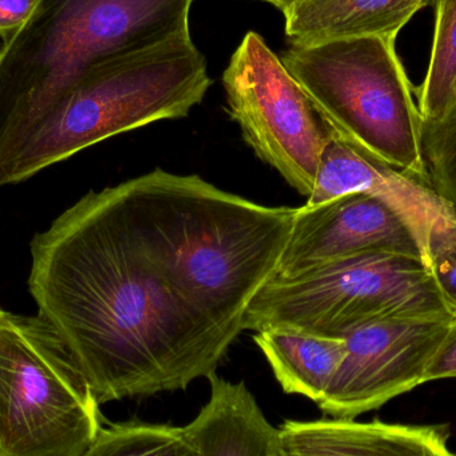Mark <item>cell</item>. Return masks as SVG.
<instances>
[{
	"instance_id": "obj_1",
	"label": "cell",
	"mask_w": 456,
	"mask_h": 456,
	"mask_svg": "<svg viewBox=\"0 0 456 456\" xmlns=\"http://www.w3.org/2000/svg\"><path fill=\"white\" fill-rule=\"evenodd\" d=\"M29 249L37 314L99 406L186 390L235 342L136 247L111 187L80 198Z\"/></svg>"
},
{
	"instance_id": "obj_2",
	"label": "cell",
	"mask_w": 456,
	"mask_h": 456,
	"mask_svg": "<svg viewBox=\"0 0 456 456\" xmlns=\"http://www.w3.org/2000/svg\"><path fill=\"white\" fill-rule=\"evenodd\" d=\"M111 190L144 256L236 339L252 300L278 273L297 208L259 205L162 168Z\"/></svg>"
},
{
	"instance_id": "obj_3",
	"label": "cell",
	"mask_w": 456,
	"mask_h": 456,
	"mask_svg": "<svg viewBox=\"0 0 456 456\" xmlns=\"http://www.w3.org/2000/svg\"><path fill=\"white\" fill-rule=\"evenodd\" d=\"M211 83L190 31L93 64L23 134L3 163L0 189L112 136L186 118Z\"/></svg>"
},
{
	"instance_id": "obj_4",
	"label": "cell",
	"mask_w": 456,
	"mask_h": 456,
	"mask_svg": "<svg viewBox=\"0 0 456 456\" xmlns=\"http://www.w3.org/2000/svg\"><path fill=\"white\" fill-rule=\"evenodd\" d=\"M195 0H39L0 45V170L29 126L93 64L190 31Z\"/></svg>"
},
{
	"instance_id": "obj_5",
	"label": "cell",
	"mask_w": 456,
	"mask_h": 456,
	"mask_svg": "<svg viewBox=\"0 0 456 456\" xmlns=\"http://www.w3.org/2000/svg\"><path fill=\"white\" fill-rule=\"evenodd\" d=\"M281 61L307 91L335 138L430 183L422 118L395 40L359 37L291 45Z\"/></svg>"
},
{
	"instance_id": "obj_6",
	"label": "cell",
	"mask_w": 456,
	"mask_h": 456,
	"mask_svg": "<svg viewBox=\"0 0 456 456\" xmlns=\"http://www.w3.org/2000/svg\"><path fill=\"white\" fill-rule=\"evenodd\" d=\"M455 316L422 260L364 254L295 278H275L255 297L243 331L294 330L342 338L386 319Z\"/></svg>"
},
{
	"instance_id": "obj_7",
	"label": "cell",
	"mask_w": 456,
	"mask_h": 456,
	"mask_svg": "<svg viewBox=\"0 0 456 456\" xmlns=\"http://www.w3.org/2000/svg\"><path fill=\"white\" fill-rule=\"evenodd\" d=\"M101 428L53 327L0 308V456H82Z\"/></svg>"
},
{
	"instance_id": "obj_8",
	"label": "cell",
	"mask_w": 456,
	"mask_h": 456,
	"mask_svg": "<svg viewBox=\"0 0 456 456\" xmlns=\"http://www.w3.org/2000/svg\"><path fill=\"white\" fill-rule=\"evenodd\" d=\"M224 87L244 142L292 189L310 197L331 131L307 91L256 32H247L231 56Z\"/></svg>"
},
{
	"instance_id": "obj_9",
	"label": "cell",
	"mask_w": 456,
	"mask_h": 456,
	"mask_svg": "<svg viewBox=\"0 0 456 456\" xmlns=\"http://www.w3.org/2000/svg\"><path fill=\"white\" fill-rule=\"evenodd\" d=\"M454 316L386 319L345 338L346 355L326 395V415L355 419L425 385L431 359Z\"/></svg>"
},
{
	"instance_id": "obj_10",
	"label": "cell",
	"mask_w": 456,
	"mask_h": 456,
	"mask_svg": "<svg viewBox=\"0 0 456 456\" xmlns=\"http://www.w3.org/2000/svg\"><path fill=\"white\" fill-rule=\"evenodd\" d=\"M351 192L378 198L407 224L428 271L439 255L455 246L456 211L430 183L356 151L331 133L305 205Z\"/></svg>"
},
{
	"instance_id": "obj_11",
	"label": "cell",
	"mask_w": 456,
	"mask_h": 456,
	"mask_svg": "<svg viewBox=\"0 0 456 456\" xmlns=\"http://www.w3.org/2000/svg\"><path fill=\"white\" fill-rule=\"evenodd\" d=\"M364 254H395L422 260L411 231L390 208L372 195L351 192L322 205L297 208L276 276L295 278Z\"/></svg>"
},
{
	"instance_id": "obj_12",
	"label": "cell",
	"mask_w": 456,
	"mask_h": 456,
	"mask_svg": "<svg viewBox=\"0 0 456 456\" xmlns=\"http://www.w3.org/2000/svg\"><path fill=\"white\" fill-rule=\"evenodd\" d=\"M279 436L283 456H456L446 425L323 418L284 420Z\"/></svg>"
},
{
	"instance_id": "obj_13",
	"label": "cell",
	"mask_w": 456,
	"mask_h": 456,
	"mask_svg": "<svg viewBox=\"0 0 456 456\" xmlns=\"http://www.w3.org/2000/svg\"><path fill=\"white\" fill-rule=\"evenodd\" d=\"M210 399L184 433L200 456H281L279 428L268 422L244 382L208 378Z\"/></svg>"
},
{
	"instance_id": "obj_14",
	"label": "cell",
	"mask_w": 456,
	"mask_h": 456,
	"mask_svg": "<svg viewBox=\"0 0 456 456\" xmlns=\"http://www.w3.org/2000/svg\"><path fill=\"white\" fill-rule=\"evenodd\" d=\"M433 0H297L286 12L291 45H307L345 37L396 39L420 8Z\"/></svg>"
},
{
	"instance_id": "obj_15",
	"label": "cell",
	"mask_w": 456,
	"mask_h": 456,
	"mask_svg": "<svg viewBox=\"0 0 456 456\" xmlns=\"http://www.w3.org/2000/svg\"><path fill=\"white\" fill-rule=\"evenodd\" d=\"M252 339L284 393L305 396L316 404L326 395L347 347L342 338L294 330H262Z\"/></svg>"
},
{
	"instance_id": "obj_16",
	"label": "cell",
	"mask_w": 456,
	"mask_h": 456,
	"mask_svg": "<svg viewBox=\"0 0 456 456\" xmlns=\"http://www.w3.org/2000/svg\"><path fill=\"white\" fill-rule=\"evenodd\" d=\"M436 28L430 66L418 88L423 123L444 117L456 95V0H433Z\"/></svg>"
},
{
	"instance_id": "obj_17",
	"label": "cell",
	"mask_w": 456,
	"mask_h": 456,
	"mask_svg": "<svg viewBox=\"0 0 456 456\" xmlns=\"http://www.w3.org/2000/svg\"><path fill=\"white\" fill-rule=\"evenodd\" d=\"M82 456H200L183 428L128 422L101 428Z\"/></svg>"
},
{
	"instance_id": "obj_18",
	"label": "cell",
	"mask_w": 456,
	"mask_h": 456,
	"mask_svg": "<svg viewBox=\"0 0 456 456\" xmlns=\"http://www.w3.org/2000/svg\"><path fill=\"white\" fill-rule=\"evenodd\" d=\"M422 150L428 182L456 211V95L441 119L422 122Z\"/></svg>"
},
{
	"instance_id": "obj_19",
	"label": "cell",
	"mask_w": 456,
	"mask_h": 456,
	"mask_svg": "<svg viewBox=\"0 0 456 456\" xmlns=\"http://www.w3.org/2000/svg\"><path fill=\"white\" fill-rule=\"evenodd\" d=\"M456 378V316L426 371V383Z\"/></svg>"
},
{
	"instance_id": "obj_20",
	"label": "cell",
	"mask_w": 456,
	"mask_h": 456,
	"mask_svg": "<svg viewBox=\"0 0 456 456\" xmlns=\"http://www.w3.org/2000/svg\"><path fill=\"white\" fill-rule=\"evenodd\" d=\"M430 273L444 303L456 316V244L434 260Z\"/></svg>"
},
{
	"instance_id": "obj_21",
	"label": "cell",
	"mask_w": 456,
	"mask_h": 456,
	"mask_svg": "<svg viewBox=\"0 0 456 456\" xmlns=\"http://www.w3.org/2000/svg\"><path fill=\"white\" fill-rule=\"evenodd\" d=\"M39 0H0V39L15 34L31 15Z\"/></svg>"
},
{
	"instance_id": "obj_22",
	"label": "cell",
	"mask_w": 456,
	"mask_h": 456,
	"mask_svg": "<svg viewBox=\"0 0 456 456\" xmlns=\"http://www.w3.org/2000/svg\"><path fill=\"white\" fill-rule=\"evenodd\" d=\"M262 2H267L270 4L275 5L278 10L284 13L297 0H262Z\"/></svg>"
},
{
	"instance_id": "obj_23",
	"label": "cell",
	"mask_w": 456,
	"mask_h": 456,
	"mask_svg": "<svg viewBox=\"0 0 456 456\" xmlns=\"http://www.w3.org/2000/svg\"><path fill=\"white\" fill-rule=\"evenodd\" d=\"M281 456H283V455H281Z\"/></svg>"
}]
</instances>
